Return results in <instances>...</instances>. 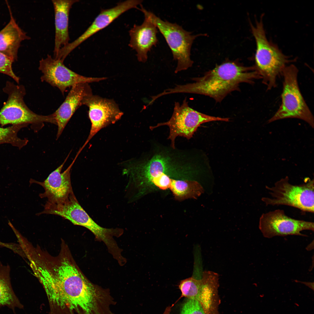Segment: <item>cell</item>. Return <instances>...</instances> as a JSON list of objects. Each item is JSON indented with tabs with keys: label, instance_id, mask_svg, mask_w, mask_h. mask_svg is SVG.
<instances>
[{
	"label": "cell",
	"instance_id": "cell-1",
	"mask_svg": "<svg viewBox=\"0 0 314 314\" xmlns=\"http://www.w3.org/2000/svg\"><path fill=\"white\" fill-rule=\"evenodd\" d=\"M45 264L35 276L42 285L53 314H110L109 291L92 283L67 256Z\"/></svg>",
	"mask_w": 314,
	"mask_h": 314
},
{
	"label": "cell",
	"instance_id": "cell-2",
	"mask_svg": "<svg viewBox=\"0 0 314 314\" xmlns=\"http://www.w3.org/2000/svg\"><path fill=\"white\" fill-rule=\"evenodd\" d=\"M259 79L261 78L254 66L246 67L235 61H227L217 65L202 77L193 78V83L167 89L166 94H202L220 102L228 94L237 90L240 84L253 83L255 80Z\"/></svg>",
	"mask_w": 314,
	"mask_h": 314
},
{
	"label": "cell",
	"instance_id": "cell-3",
	"mask_svg": "<svg viewBox=\"0 0 314 314\" xmlns=\"http://www.w3.org/2000/svg\"><path fill=\"white\" fill-rule=\"evenodd\" d=\"M250 26L256 45L254 66L261 78L263 84L266 86L267 90H270L276 86L278 77L282 75L290 60L276 46L268 41L262 18L256 21L254 25L251 23Z\"/></svg>",
	"mask_w": 314,
	"mask_h": 314
},
{
	"label": "cell",
	"instance_id": "cell-4",
	"mask_svg": "<svg viewBox=\"0 0 314 314\" xmlns=\"http://www.w3.org/2000/svg\"><path fill=\"white\" fill-rule=\"evenodd\" d=\"M298 72L297 68L293 65L287 66L283 70L281 104L276 113L268 120V123L283 119L295 118L306 122L314 128L313 116L298 85Z\"/></svg>",
	"mask_w": 314,
	"mask_h": 314
},
{
	"label": "cell",
	"instance_id": "cell-5",
	"mask_svg": "<svg viewBox=\"0 0 314 314\" xmlns=\"http://www.w3.org/2000/svg\"><path fill=\"white\" fill-rule=\"evenodd\" d=\"M140 10L147 16L155 24L165 38L170 48L173 58L177 64L175 72L187 69L193 63L190 58L191 48L194 40L198 37L204 35H193L175 23L164 21L155 14L145 9L141 5Z\"/></svg>",
	"mask_w": 314,
	"mask_h": 314
},
{
	"label": "cell",
	"instance_id": "cell-6",
	"mask_svg": "<svg viewBox=\"0 0 314 314\" xmlns=\"http://www.w3.org/2000/svg\"><path fill=\"white\" fill-rule=\"evenodd\" d=\"M286 176L276 182L272 187L265 186L271 197H263L266 206L284 205L303 211L314 213V181L309 179L304 183L294 185Z\"/></svg>",
	"mask_w": 314,
	"mask_h": 314
},
{
	"label": "cell",
	"instance_id": "cell-7",
	"mask_svg": "<svg viewBox=\"0 0 314 314\" xmlns=\"http://www.w3.org/2000/svg\"><path fill=\"white\" fill-rule=\"evenodd\" d=\"M3 91L8 97L0 110V124L2 127L8 124L28 125L44 122L56 124L53 113L39 115L28 107L24 100L26 91L23 85L7 81Z\"/></svg>",
	"mask_w": 314,
	"mask_h": 314
},
{
	"label": "cell",
	"instance_id": "cell-8",
	"mask_svg": "<svg viewBox=\"0 0 314 314\" xmlns=\"http://www.w3.org/2000/svg\"><path fill=\"white\" fill-rule=\"evenodd\" d=\"M217 121L228 122L229 118L211 116L196 111L189 106L185 98L181 104L178 102H175L173 114L168 121L158 123L150 128L153 130L161 126H168L170 132L168 139L170 140L171 147L174 149L177 137L182 136L189 140L201 124Z\"/></svg>",
	"mask_w": 314,
	"mask_h": 314
},
{
	"label": "cell",
	"instance_id": "cell-9",
	"mask_svg": "<svg viewBox=\"0 0 314 314\" xmlns=\"http://www.w3.org/2000/svg\"><path fill=\"white\" fill-rule=\"evenodd\" d=\"M39 70L42 73L40 79L52 86L58 88L64 95L67 89L80 83L98 82L106 77L85 76L66 67L62 60L53 58L49 55L39 61Z\"/></svg>",
	"mask_w": 314,
	"mask_h": 314
},
{
	"label": "cell",
	"instance_id": "cell-10",
	"mask_svg": "<svg viewBox=\"0 0 314 314\" xmlns=\"http://www.w3.org/2000/svg\"><path fill=\"white\" fill-rule=\"evenodd\" d=\"M314 226L313 222L292 218L280 209L263 213L259 224L263 236L267 238L288 235L307 236L301 232L305 230L313 231Z\"/></svg>",
	"mask_w": 314,
	"mask_h": 314
},
{
	"label": "cell",
	"instance_id": "cell-11",
	"mask_svg": "<svg viewBox=\"0 0 314 314\" xmlns=\"http://www.w3.org/2000/svg\"><path fill=\"white\" fill-rule=\"evenodd\" d=\"M84 105L88 108V116L91 123L86 140L79 149L81 152L92 138L101 129L119 120L123 115L113 100L93 94L85 99Z\"/></svg>",
	"mask_w": 314,
	"mask_h": 314
},
{
	"label": "cell",
	"instance_id": "cell-12",
	"mask_svg": "<svg viewBox=\"0 0 314 314\" xmlns=\"http://www.w3.org/2000/svg\"><path fill=\"white\" fill-rule=\"evenodd\" d=\"M141 0H128L117 3L110 8L102 9L91 25L79 37L62 47L59 54L65 59L74 49L90 37L105 28L123 13L132 8H138Z\"/></svg>",
	"mask_w": 314,
	"mask_h": 314
},
{
	"label": "cell",
	"instance_id": "cell-13",
	"mask_svg": "<svg viewBox=\"0 0 314 314\" xmlns=\"http://www.w3.org/2000/svg\"><path fill=\"white\" fill-rule=\"evenodd\" d=\"M71 151L63 163L51 173L43 182H36L44 188V192L40 194L42 198H47V202L58 204L63 202L74 193L71 185L70 170L78 156L76 155L74 159L67 169L61 172L63 166L68 158Z\"/></svg>",
	"mask_w": 314,
	"mask_h": 314
},
{
	"label": "cell",
	"instance_id": "cell-14",
	"mask_svg": "<svg viewBox=\"0 0 314 314\" xmlns=\"http://www.w3.org/2000/svg\"><path fill=\"white\" fill-rule=\"evenodd\" d=\"M88 83L77 84L71 88L65 101L53 113L58 126L56 139L77 110L82 105L85 98L92 94Z\"/></svg>",
	"mask_w": 314,
	"mask_h": 314
},
{
	"label": "cell",
	"instance_id": "cell-15",
	"mask_svg": "<svg viewBox=\"0 0 314 314\" xmlns=\"http://www.w3.org/2000/svg\"><path fill=\"white\" fill-rule=\"evenodd\" d=\"M144 15L142 23L139 25L135 24L129 31L130 39L129 45L136 51L138 60L142 63L147 61L148 52L158 42L156 26L147 16Z\"/></svg>",
	"mask_w": 314,
	"mask_h": 314
},
{
	"label": "cell",
	"instance_id": "cell-16",
	"mask_svg": "<svg viewBox=\"0 0 314 314\" xmlns=\"http://www.w3.org/2000/svg\"><path fill=\"white\" fill-rule=\"evenodd\" d=\"M216 285L214 276L207 271L203 272L202 279L191 277L183 280L179 287L182 297L196 299L202 306H208L213 287Z\"/></svg>",
	"mask_w": 314,
	"mask_h": 314
},
{
	"label": "cell",
	"instance_id": "cell-17",
	"mask_svg": "<svg viewBox=\"0 0 314 314\" xmlns=\"http://www.w3.org/2000/svg\"><path fill=\"white\" fill-rule=\"evenodd\" d=\"M77 0H53L54 11L55 37L53 50L56 58L61 48L69 43V19L72 6Z\"/></svg>",
	"mask_w": 314,
	"mask_h": 314
},
{
	"label": "cell",
	"instance_id": "cell-18",
	"mask_svg": "<svg viewBox=\"0 0 314 314\" xmlns=\"http://www.w3.org/2000/svg\"><path fill=\"white\" fill-rule=\"evenodd\" d=\"M10 15L8 24L0 31V52L14 62L17 58V53L21 42L30 39L16 23L9 6Z\"/></svg>",
	"mask_w": 314,
	"mask_h": 314
},
{
	"label": "cell",
	"instance_id": "cell-19",
	"mask_svg": "<svg viewBox=\"0 0 314 314\" xmlns=\"http://www.w3.org/2000/svg\"><path fill=\"white\" fill-rule=\"evenodd\" d=\"M10 271L8 265L0 262V307L6 306L14 311L16 308H22L23 306L13 290Z\"/></svg>",
	"mask_w": 314,
	"mask_h": 314
},
{
	"label": "cell",
	"instance_id": "cell-20",
	"mask_svg": "<svg viewBox=\"0 0 314 314\" xmlns=\"http://www.w3.org/2000/svg\"><path fill=\"white\" fill-rule=\"evenodd\" d=\"M175 198L179 200L197 198L202 192V188L197 181L173 179L169 188Z\"/></svg>",
	"mask_w": 314,
	"mask_h": 314
},
{
	"label": "cell",
	"instance_id": "cell-21",
	"mask_svg": "<svg viewBox=\"0 0 314 314\" xmlns=\"http://www.w3.org/2000/svg\"><path fill=\"white\" fill-rule=\"evenodd\" d=\"M28 125L25 124H18L5 128L0 127V144H9L19 149H21L27 144L28 141L19 137L18 133L21 129Z\"/></svg>",
	"mask_w": 314,
	"mask_h": 314
},
{
	"label": "cell",
	"instance_id": "cell-22",
	"mask_svg": "<svg viewBox=\"0 0 314 314\" xmlns=\"http://www.w3.org/2000/svg\"><path fill=\"white\" fill-rule=\"evenodd\" d=\"M180 314H205L203 306L197 300L187 299L181 307Z\"/></svg>",
	"mask_w": 314,
	"mask_h": 314
},
{
	"label": "cell",
	"instance_id": "cell-23",
	"mask_svg": "<svg viewBox=\"0 0 314 314\" xmlns=\"http://www.w3.org/2000/svg\"><path fill=\"white\" fill-rule=\"evenodd\" d=\"M13 62L11 59L0 52V73L10 76L18 84L20 78L13 71L12 65Z\"/></svg>",
	"mask_w": 314,
	"mask_h": 314
},
{
	"label": "cell",
	"instance_id": "cell-24",
	"mask_svg": "<svg viewBox=\"0 0 314 314\" xmlns=\"http://www.w3.org/2000/svg\"><path fill=\"white\" fill-rule=\"evenodd\" d=\"M303 284H304L306 286L308 287L309 288L312 289L313 290H314V284L313 283H311L310 282H302Z\"/></svg>",
	"mask_w": 314,
	"mask_h": 314
},
{
	"label": "cell",
	"instance_id": "cell-25",
	"mask_svg": "<svg viewBox=\"0 0 314 314\" xmlns=\"http://www.w3.org/2000/svg\"><path fill=\"white\" fill-rule=\"evenodd\" d=\"M171 307H168L165 309L163 314H169L171 310Z\"/></svg>",
	"mask_w": 314,
	"mask_h": 314
},
{
	"label": "cell",
	"instance_id": "cell-26",
	"mask_svg": "<svg viewBox=\"0 0 314 314\" xmlns=\"http://www.w3.org/2000/svg\"><path fill=\"white\" fill-rule=\"evenodd\" d=\"M2 242L0 241V246L1 245H2Z\"/></svg>",
	"mask_w": 314,
	"mask_h": 314
}]
</instances>
